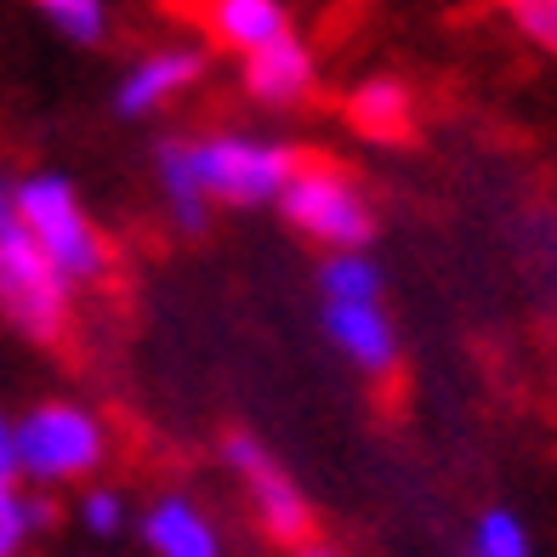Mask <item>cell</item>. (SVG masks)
<instances>
[{"label": "cell", "instance_id": "obj_1", "mask_svg": "<svg viewBox=\"0 0 557 557\" xmlns=\"http://www.w3.org/2000/svg\"><path fill=\"white\" fill-rule=\"evenodd\" d=\"M17 234L29 239L69 285H97L114 262L103 227L91 222L81 188H74L63 171H35L17 183Z\"/></svg>", "mask_w": 557, "mask_h": 557}, {"label": "cell", "instance_id": "obj_2", "mask_svg": "<svg viewBox=\"0 0 557 557\" xmlns=\"http://www.w3.org/2000/svg\"><path fill=\"white\" fill-rule=\"evenodd\" d=\"M12 444H17V478H29L40 490L81 484L109 461V426L81 398H46L35 410H23L12 421Z\"/></svg>", "mask_w": 557, "mask_h": 557}, {"label": "cell", "instance_id": "obj_3", "mask_svg": "<svg viewBox=\"0 0 557 557\" xmlns=\"http://www.w3.org/2000/svg\"><path fill=\"white\" fill-rule=\"evenodd\" d=\"M188 160H194V183L206 194V206H227V211L278 206V194L290 188V176L301 165L290 143L250 137V132L188 137Z\"/></svg>", "mask_w": 557, "mask_h": 557}, {"label": "cell", "instance_id": "obj_4", "mask_svg": "<svg viewBox=\"0 0 557 557\" xmlns=\"http://www.w3.org/2000/svg\"><path fill=\"white\" fill-rule=\"evenodd\" d=\"M278 211L296 227L301 239L313 245H331L336 250H364L375 239V206L370 194L352 183L342 165H324V160H301L290 188L278 194Z\"/></svg>", "mask_w": 557, "mask_h": 557}, {"label": "cell", "instance_id": "obj_5", "mask_svg": "<svg viewBox=\"0 0 557 557\" xmlns=\"http://www.w3.org/2000/svg\"><path fill=\"white\" fill-rule=\"evenodd\" d=\"M69 313H74L69 278L23 234L0 239V319H7L12 331H23L29 342H58L69 331Z\"/></svg>", "mask_w": 557, "mask_h": 557}, {"label": "cell", "instance_id": "obj_6", "mask_svg": "<svg viewBox=\"0 0 557 557\" xmlns=\"http://www.w3.org/2000/svg\"><path fill=\"white\" fill-rule=\"evenodd\" d=\"M222 461L234 467L250 512H257V523L268 529L278 546L296 552L301 541H313V506H308V495H301V484L278 467V455L257 433H227L222 438Z\"/></svg>", "mask_w": 557, "mask_h": 557}, {"label": "cell", "instance_id": "obj_7", "mask_svg": "<svg viewBox=\"0 0 557 557\" xmlns=\"http://www.w3.org/2000/svg\"><path fill=\"white\" fill-rule=\"evenodd\" d=\"M206 69H211V52H206V46H194V40L154 46V52H143L132 69L120 74V86H114V114H125V120L154 114V109L176 103L183 91H194L199 81H206Z\"/></svg>", "mask_w": 557, "mask_h": 557}, {"label": "cell", "instance_id": "obj_8", "mask_svg": "<svg viewBox=\"0 0 557 557\" xmlns=\"http://www.w3.org/2000/svg\"><path fill=\"white\" fill-rule=\"evenodd\" d=\"M239 81H245L250 103H262V109H296V103H308L313 86H319V58H313V46L290 29L285 40L250 52L245 69H239Z\"/></svg>", "mask_w": 557, "mask_h": 557}, {"label": "cell", "instance_id": "obj_9", "mask_svg": "<svg viewBox=\"0 0 557 557\" xmlns=\"http://www.w3.org/2000/svg\"><path fill=\"white\" fill-rule=\"evenodd\" d=\"M148 557H222V529L194 495H154L137 518Z\"/></svg>", "mask_w": 557, "mask_h": 557}, {"label": "cell", "instance_id": "obj_10", "mask_svg": "<svg viewBox=\"0 0 557 557\" xmlns=\"http://www.w3.org/2000/svg\"><path fill=\"white\" fill-rule=\"evenodd\" d=\"M324 336L352 370L364 375H393L398 370V324L382 301H324Z\"/></svg>", "mask_w": 557, "mask_h": 557}, {"label": "cell", "instance_id": "obj_11", "mask_svg": "<svg viewBox=\"0 0 557 557\" xmlns=\"http://www.w3.org/2000/svg\"><path fill=\"white\" fill-rule=\"evenodd\" d=\"M347 120H352V132H364L370 143H398V137H410V125H416V97L398 74H364V81L347 91Z\"/></svg>", "mask_w": 557, "mask_h": 557}, {"label": "cell", "instance_id": "obj_12", "mask_svg": "<svg viewBox=\"0 0 557 557\" xmlns=\"http://www.w3.org/2000/svg\"><path fill=\"white\" fill-rule=\"evenodd\" d=\"M206 29L216 35V46L250 58L290 35V12L278 0H216V7H206Z\"/></svg>", "mask_w": 557, "mask_h": 557}, {"label": "cell", "instance_id": "obj_13", "mask_svg": "<svg viewBox=\"0 0 557 557\" xmlns=\"http://www.w3.org/2000/svg\"><path fill=\"white\" fill-rule=\"evenodd\" d=\"M154 183H160V194H165L171 222L183 227V234H206L211 206H206V194H199V183H194L188 137H165V143L154 148Z\"/></svg>", "mask_w": 557, "mask_h": 557}, {"label": "cell", "instance_id": "obj_14", "mask_svg": "<svg viewBox=\"0 0 557 557\" xmlns=\"http://www.w3.org/2000/svg\"><path fill=\"white\" fill-rule=\"evenodd\" d=\"M382 262L370 257V250H336V257L319 262V290L324 301H342V308H352V301H382Z\"/></svg>", "mask_w": 557, "mask_h": 557}, {"label": "cell", "instance_id": "obj_15", "mask_svg": "<svg viewBox=\"0 0 557 557\" xmlns=\"http://www.w3.org/2000/svg\"><path fill=\"white\" fill-rule=\"evenodd\" d=\"M461 557H535V541L512 506H490V512H478Z\"/></svg>", "mask_w": 557, "mask_h": 557}, {"label": "cell", "instance_id": "obj_16", "mask_svg": "<svg viewBox=\"0 0 557 557\" xmlns=\"http://www.w3.org/2000/svg\"><path fill=\"white\" fill-rule=\"evenodd\" d=\"M40 17L74 46H97L109 35V7L103 0H40Z\"/></svg>", "mask_w": 557, "mask_h": 557}, {"label": "cell", "instance_id": "obj_17", "mask_svg": "<svg viewBox=\"0 0 557 557\" xmlns=\"http://www.w3.org/2000/svg\"><path fill=\"white\" fill-rule=\"evenodd\" d=\"M81 523H86V535L114 541V535H125V523H132V506H125V495L114 484H91L81 495Z\"/></svg>", "mask_w": 557, "mask_h": 557}, {"label": "cell", "instance_id": "obj_18", "mask_svg": "<svg viewBox=\"0 0 557 557\" xmlns=\"http://www.w3.org/2000/svg\"><path fill=\"white\" fill-rule=\"evenodd\" d=\"M35 523H29V495L23 490H0V557H17L29 546Z\"/></svg>", "mask_w": 557, "mask_h": 557}, {"label": "cell", "instance_id": "obj_19", "mask_svg": "<svg viewBox=\"0 0 557 557\" xmlns=\"http://www.w3.org/2000/svg\"><path fill=\"white\" fill-rule=\"evenodd\" d=\"M512 23L557 63V0H518V7H512Z\"/></svg>", "mask_w": 557, "mask_h": 557}, {"label": "cell", "instance_id": "obj_20", "mask_svg": "<svg viewBox=\"0 0 557 557\" xmlns=\"http://www.w3.org/2000/svg\"><path fill=\"white\" fill-rule=\"evenodd\" d=\"M0 490H17V444H12L7 416H0Z\"/></svg>", "mask_w": 557, "mask_h": 557}, {"label": "cell", "instance_id": "obj_21", "mask_svg": "<svg viewBox=\"0 0 557 557\" xmlns=\"http://www.w3.org/2000/svg\"><path fill=\"white\" fill-rule=\"evenodd\" d=\"M7 234H17V183L0 171V239Z\"/></svg>", "mask_w": 557, "mask_h": 557}, {"label": "cell", "instance_id": "obj_22", "mask_svg": "<svg viewBox=\"0 0 557 557\" xmlns=\"http://www.w3.org/2000/svg\"><path fill=\"white\" fill-rule=\"evenodd\" d=\"M290 557H342V552H336L331 541H301V546H296Z\"/></svg>", "mask_w": 557, "mask_h": 557}]
</instances>
